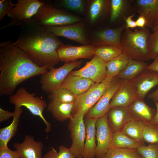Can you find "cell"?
<instances>
[{"label": "cell", "mask_w": 158, "mask_h": 158, "mask_svg": "<svg viewBox=\"0 0 158 158\" xmlns=\"http://www.w3.org/2000/svg\"><path fill=\"white\" fill-rule=\"evenodd\" d=\"M20 27L18 39L13 44L34 63L50 70L60 61L57 49L64 44L57 37L32 19Z\"/></svg>", "instance_id": "1"}, {"label": "cell", "mask_w": 158, "mask_h": 158, "mask_svg": "<svg viewBox=\"0 0 158 158\" xmlns=\"http://www.w3.org/2000/svg\"><path fill=\"white\" fill-rule=\"evenodd\" d=\"M34 63L12 40L0 43V96L14 93L21 83L48 71Z\"/></svg>", "instance_id": "2"}, {"label": "cell", "mask_w": 158, "mask_h": 158, "mask_svg": "<svg viewBox=\"0 0 158 158\" xmlns=\"http://www.w3.org/2000/svg\"><path fill=\"white\" fill-rule=\"evenodd\" d=\"M150 33L145 27L134 31L125 29L121 39L123 53L131 59L144 62L150 60L147 44Z\"/></svg>", "instance_id": "3"}, {"label": "cell", "mask_w": 158, "mask_h": 158, "mask_svg": "<svg viewBox=\"0 0 158 158\" xmlns=\"http://www.w3.org/2000/svg\"><path fill=\"white\" fill-rule=\"evenodd\" d=\"M44 2V4L32 18L40 25L43 27L63 26L81 21V18L79 17Z\"/></svg>", "instance_id": "4"}, {"label": "cell", "mask_w": 158, "mask_h": 158, "mask_svg": "<svg viewBox=\"0 0 158 158\" xmlns=\"http://www.w3.org/2000/svg\"><path fill=\"white\" fill-rule=\"evenodd\" d=\"M35 93H30L25 87L19 88L13 94L10 95V103L15 106V109L24 106L33 115L39 116L46 126L45 132L48 133L51 130V124L48 121L43 115L44 110L47 107L46 102L39 97L35 96Z\"/></svg>", "instance_id": "5"}, {"label": "cell", "mask_w": 158, "mask_h": 158, "mask_svg": "<svg viewBox=\"0 0 158 158\" xmlns=\"http://www.w3.org/2000/svg\"><path fill=\"white\" fill-rule=\"evenodd\" d=\"M115 77H107L102 82L95 83L85 92L76 96L72 114L85 116L97 102Z\"/></svg>", "instance_id": "6"}, {"label": "cell", "mask_w": 158, "mask_h": 158, "mask_svg": "<svg viewBox=\"0 0 158 158\" xmlns=\"http://www.w3.org/2000/svg\"><path fill=\"white\" fill-rule=\"evenodd\" d=\"M44 3L38 0H18L16 5L7 14L10 21L0 30L12 26H21L31 20Z\"/></svg>", "instance_id": "7"}, {"label": "cell", "mask_w": 158, "mask_h": 158, "mask_svg": "<svg viewBox=\"0 0 158 158\" xmlns=\"http://www.w3.org/2000/svg\"><path fill=\"white\" fill-rule=\"evenodd\" d=\"M82 61H75L65 63L57 68L54 67L41 75L40 83L42 90L49 94L59 88L67 76L73 69L80 66Z\"/></svg>", "instance_id": "8"}, {"label": "cell", "mask_w": 158, "mask_h": 158, "mask_svg": "<svg viewBox=\"0 0 158 158\" xmlns=\"http://www.w3.org/2000/svg\"><path fill=\"white\" fill-rule=\"evenodd\" d=\"M84 116L76 114L69 120L68 128L71 133L72 144L70 149L75 158H83L86 137Z\"/></svg>", "instance_id": "9"}, {"label": "cell", "mask_w": 158, "mask_h": 158, "mask_svg": "<svg viewBox=\"0 0 158 158\" xmlns=\"http://www.w3.org/2000/svg\"><path fill=\"white\" fill-rule=\"evenodd\" d=\"M121 83V79L115 77L97 103L85 115V118H98L103 116L108 112L110 109V101L119 88Z\"/></svg>", "instance_id": "10"}, {"label": "cell", "mask_w": 158, "mask_h": 158, "mask_svg": "<svg viewBox=\"0 0 158 158\" xmlns=\"http://www.w3.org/2000/svg\"><path fill=\"white\" fill-rule=\"evenodd\" d=\"M96 127L97 145L95 157L102 158L110 149L113 132L108 124L107 113L97 119Z\"/></svg>", "instance_id": "11"}, {"label": "cell", "mask_w": 158, "mask_h": 158, "mask_svg": "<svg viewBox=\"0 0 158 158\" xmlns=\"http://www.w3.org/2000/svg\"><path fill=\"white\" fill-rule=\"evenodd\" d=\"M70 73L73 75L90 79L95 83H100L107 77L106 63L95 55L83 68L78 70L72 71Z\"/></svg>", "instance_id": "12"}, {"label": "cell", "mask_w": 158, "mask_h": 158, "mask_svg": "<svg viewBox=\"0 0 158 158\" xmlns=\"http://www.w3.org/2000/svg\"><path fill=\"white\" fill-rule=\"evenodd\" d=\"M93 45L73 46L71 44L60 46L57 49L60 61L68 63L80 59H90L95 55Z\"/></svg>", "instance_id": "13"}, {"label": "cell", "mask_w": 158, "mask_h": 158, "mask_svg": "<svg viewBox=\"0 0 158 158\" xmlns=\"http://www.w3.org/2000/svg\"><path fill=\"white\" fill-rule=\"evenodd\" d=\"M56 36L64 37L83 45H88L83 24L80 22L70 25L44 27Z\"/></svg>", "instance_id": "14"}, {"label": "cell", "mask_w": 158, "mask_h": 158, "mask_svg": "<svg viewBox=\"0 0 158 158\" xmlns=\"http://www.w3.org/2000/svg\"><path fill=\"white\" fill-rule=\"evenodd\" d=\"M140 98L130 80L121 79L120 86L110 102V108L116 106L127 107Z\"/></svg>", "instance_id": "15"}, {"label": "cell", "mask_w": 158, "mask_h": 158, "mask_svg": "<svg viewBox=\"0 0 158 158\" xmlns=\"http://www.w3.org/2000/svg\"><path fill=\"white\" fill-rule=\"evenodd\" d=\"M130 81L139 98L144 99L152 89L158 85V73L146 69Z\"/></svg>", "instance_id": "16"}, {"label": "cell", "mask_w": 158, "mask_h": 158, "mask_svg": "<svg viewBox=\"0 0 158 158\" xmlns=\"http://www.w3.org/2000/svg\"><path fill=\"white\" fill-rule=\"evenodd\" d=\"M136 2L137 12L146 19L145 27L153 31L158 22V0H137Z\"/></svg>", "instance_id": "17"}, {"label": "cell", "mask_w": 158, "mask_h": 158, "mask_svg": "<svg viewBox=\"0 0 158 158\" xmlns=\"http://www.w3.org/2000/svg\"><path fill=\"white\" fill-rule=\"evenodd\" d=\"M128 109L132 120L146 124L151 123L156 113V109L148 106L144 99L139 98L133 102Z\"/></svg>", "instance_id": "18"}, {"label": "cell", "mask_w": 158, "mask_h": 158, "mask_svg": "<svg viewBox=\"0 0 158 158\" xmlns=\"http://www.w3.org/2000/svg\"><path fill=\"white\" fill-rule=\"evenodd\" d=\"M13 147L20 158H43V143L40 141H35L33 136L26 135L22 142L14 143Z\"/></svg>", "instance_id": "19"}, {"label": "cell", "mask_w": 158, "mask_h": 158, "mask_svg": "<svg viewBox=\"0 0 158 158\" xmlns=\"http://www.w3.org/2000/svg\"><path fill=\"white\" fill-rule=\"evenodd\" d=\"M126 29V25L125 23L116 28L107 29L98 32L96 35L95 46L110 45L121 48L122 34Z\"/></svg>", "instance_id": "20"}, {"label": "cell", "mask_w": 158, "mask_h": 158, "mask_svg": "<svg viewBox=\"0 0 158 158\" xmlns=\"http://www.w3.org/2000/svg\"><path fill=\"white\" fill-rule=\"evenodd\" d=\"M107 114L108 124L113 132L122 131L132 120L127 107H115L110 108Z\"/></svg>", "instance_id": "21"}, {"label": "cell", "mask_w": 158, "mask_h": 158, "mask_svg": "<svg viewBox=\"0 0 158 158\" xmlns=\"http://www.w3.org/2000/svg\"><path fill=\"white\" fill-rule=\"evenodd\" d=\"M97 118H85L86 139L83 154V158H94L95 157L96 123Z\"/></svg>", "instance_id": "22"}, {"label": "cell", "mask_w": 158, "mask_h": 158, "mask_svg": "<svg viewBox=\"0 0 158 158\" xmlns=\"http://www.w3.org/2000/svg\"><path fill=\"white\" fill-rule=\"evenodd\" d=\"M95 83L90 79L73 75L70 73L65 78L60 87L69 90L76 96L86 91Z\"/></svg>", "instance_id": "23"}, {"label": "cell", "mask_w": 158, "mask_h": 158, "mask_svg": "<svg viewBox=\"0 0 158 158\" xmlns=\"http://www.w3.org/2000/svg\"><path fill=\"white\" fill-rule=\"evenodd\" d=\"M74 103L50 101L47 106V110L56 120L62 122L73 117L72 111Z\"/></svg>", "instance_id": "24"}, {"label": "cell", "mask_w": 158, "mask_h": 158, "mask_svg": "<svg viewBox=\"0 0 158 158\" xmlns=\"http://www.w3.org/2000/svg\"><path fill=\"white\" fill-rule=\"evenodd\" d=\"M23 109L20 108L14 109V115L11 123L8 126L0 129V149L8 147L9 141L16 133L19 123V119Z\"/></svg>", "instance_id": "25"}, {"label": "cell", "mask_w": 158, "mask_h": 158, "mask_svg": "<svg viewBox=\"0 0 158 158\" xmlns=\"http://www.w3.org/2000/svg\"><path fill=\"white\" fill-rule=\"evenodd\" d=\"M146 62L130 59L124 68L116 77L130 80L146 69Z\"/></svg>", "instance_id": "26"}, {"label": "cell", "mask_w": 158, "mask_h": 158, "mask_svg": "<svg viewBox=\"0 0 158 158\" xmlns=\"http://www.w3.org/2000/svg\"><path fill=\"white\" fill-rule=\"evenodd\" d=\"M141 145H142L131 138L122 131H120L113 132L110 149L120 148L136 150Z\"/></svg>", "instance_id": "27"}, {"label": "cell", "mask_w": 158, "mask_h": 158, "mask_svg": "<svg viewBox=\"0 0 158 158\" xmlns=\"http://www.w3.org/2000/svg\"><path fill=\"white\" fill-rule=\"evenodd\" d=\"M145 124L142 122L132 120L125 125L122 131L132 139L145 145L142 135Z\"/></svg>", "instance_id": "28"}, {"label": "cell", "mask_w": 158, "mask_h": 158, "mask_svg": "<svg viewBox=\"0 0 158 158\" xmlns=\"http://www.w3.org/2000/svg\"><path fill=\"white\" fill-rule=\"evenodd\" d=\"M130 2V1L127 0H111L110 22H113L120 18H126L125 15L131 7Z\"/></svg>", "instance_id": "29"}, {"label": "cell", "mask_w": 158, "mask_h": 158, "mask_svg": "<svg viewBox=\"0 0 158 158\" xmlns=\"http://www.w3.org/2000/svg\"><path fill=\"white\" fill-rule=\"evenodd\" d=\"M130 59L123 53L106 63L107 76L116 77L124 68Z\"/></svg>", "instance_id": "30"}, {"label": "cell", "mask_w": 158, "mask_h": 158, "mask_svg": "<svg viewBox=\"0 0 158 158\" xmlns=\"http://www.w3.org/2000/svg\"><path fill=\"white\" fill-rule=\"evenodd\" d=\"M95 54L106 63L123 53L120 47L110 45L95 46Z\"/></svg>", "instance_id": "31"}, {"label": "cell", "mask_w": 158, "mask_h": 158, "mask_svg": "<svg viewBox=\"0 0 158 158\" xmlns=\"http://www.w3.org/2000/svg\"><path fill=\"white\" fill-rule=\"evenodd\" d=\"M48 99L50 101L64 103H74L76 95L69 90L59 87L49 94Z\"/></svg>", "instance_id": "32"}, {"label": "cell", "mask_w": 158, "mask_h": 158, "mask_svg": "<svg viewBox=\"0 0 158 158\" xmlns=\"http://www.w3.org/2000/svg\"><path fill=\"white\" fill-rule=\"evenodd\" d=\"M102 158H142L136 150L115 148L109 149Z\"/></svg>", "instance_id": "33"}, {"label": "cell", "mask_w": 158, "mask_h": 158, "mask_svg": "<svg viewBox=\"0 0 158 158\" xmlns=\"http://www.w3.org/2000/svg\"><path fill=\"white\" fill-rule=\"evenodd\" d=\"M110 2L106 0H95L92 1L89 9V17L91 23L96 21L106 11Z\"/></svg>", "instance_id": "34"}, {"label": "cell", "mask_w": 158, "mask_h": 158, "mask_svg": "<svg viewBox=\"0 0 158 158\" xmlns=\"http://www.w3.org/2000/svg\"><path fill=\"white\" fill-rule=\"evenodd\" d=\"M142 137L144 142L149 144H158V126L152 123L146 124Z\"/></svg>", "instance_id": "35"}, {"label": "cell", "mask_w": 158, "mask_h": 158, "mask_svg": "<svg viewBox=\"0 0 158 158\" xmlns=\"http://www.w3.org/2000/svg\"><path fill=\"white\" fill-rule=\"evenodd\" d=\"M43 158H75L71 153L70 148L63 145L59 147V151L57 152L53 147L46 153Z\"/></svg>", "instance_id": "36"}, {"label": "cell", "mask_w": 158, "mask_h": 158, "mask_svg": "<svg viewBox=\"0 0 158 158\" xmlns=\"http://www.w3.org/2000/svg\"><path fill=\"white\" fill-rule=\"evenodd\" d=\"M148 49L151 59H154L158 55V27L149 36L147 44Z\"/></svg>", "instance_id": "37"}, {"label": "cell", "mask_w": 158, "mask_h": 158, "mask_svg": "<svg viewBox=\"0 0 158 158\" xmlns=\"http://www.w3.org/2000/svg\"><path fill=\"white\" fill-rule=\"evenodd\" d=\"M136 150L142 158H158V144L141 145Z\"/></svg>", "instance_id": "38"}, {"label": "cell", "mask_w": 158, "mask_h": 158, "mask_svg": "<svg viewBox=\"0 0 158 158\" xmlns=\"http://www.w3.org/2000/svg\"><path fill=\"white\" fill-rule=\"evenodd\" d=\"M61 6L69 10L78 12L83 11L84 1L82 0H62L59 1Z\"/></svg>", "instance_id": "39"}, {"label": "cell", "mask_w": 158, "mask_h": 158, "mask_svg": "<svg viewBox=\"0 0 158 158\" xmlns=\"http://www.w3.org/2000/svg\"><path fill=\"white\" fill-rule=\"evenodd\" d=\"M16 5L12 3L11 0L0 1V20L3 19L4 16Z\"/></svg>", "instance_id": "40"}, {"label": "cell", "mask_w": 158, "mask_h": 158, "mask_svg": "<svg viewBox=\"0 0 158 158\" xmlns=\"http://www.w3.org/2000/svg\"><path fill=\"white\" fill-rule=\"evenodd\" d=\"M0 158H20V157L16 150H12L8 147L0 149Z\"/></svg>", "instance_id": "41"}, {"label": "cell", "mask_w": 158, "mask_h": 158, "mask_svg": "<svg viewBox=\"0 0 158 158\" xmlns=\"http://www.w3.org/2000/svg\"><path fill=\"white\" fill-rule=\"evenodd\" d=\"M14 112H11L0 108V122L8 120L11 118L13 117Z\"/></svg>", "instance_id": "42"}, {"label": "cell", "mask_w": 158, "mask_h": 158, "mask_svg": "<svg viewBox=\"0 0 158 158\" xmlns=\"http://www.w3.org/2000/svg\"><path fill=\"white\" fill-rule=\"evenodd\" d=\"M134 16V14H132L124 19L126 22V28H133L137 27L135 21L132 19Z\"/></svg>", "instance_id": "43"}, {"label": "cell", "mask_w": 158, "mask_h": 158, "mask_svg": "<svg viewBox=\"0 0 158 158\" xmlns=\"http://www.w3.org/2000/svg\"><path fill=\"white\" fill-rule=\"evenodd\" d=\"M146 69L158 73V55L155 58L153 61L151 63L147 66Z\"/></svg>", "instance_id": "44"}, {"label": "cell", "mask_w": 158, "mask_h": 158, "mask_svg": "<svg viewBox=\"0 0 158 158\" xmlns=\"http://www.w3.org/2000/svg\"><path fill=\"white\" fill-rule=\"evenodd\" d=\"M135 23L137 27L142 28L145 27L146 21L145 18L142 15H140L136 20Z\"/></svg>", "instance_id": "45"}, {"label": "cell", "mask_w": 158, "mask_h": 158, "mask_svg": "<svg viewBox=\"0 0 158 158\" xmlns=\"http://www.w3.org/2000/svg\"><path fill=\"white\" fill-rule=\"evenodd\" d=\"M148 97L154 102H158V88L155 91L149 94Z\"/></svg>", "instance_id": "46"}, {"label": "cell", "mask_w": 158, "mask_h": 158, "mask_svg": "<svg viewBox=\"0 0 158 158\" xmlns=\"http://www.w3.org/2000/svg\"><path fill=\"white\" fill-rule=\"evenodd\" d=\"M156 107V113L152 123L158 126V102H154Z\"/></svg>", "instance_id": "47"}, {"label": "cell", "mask_w": 158, "mask_h": 158, "mask_svg": "<svg viewBox=\"0 0 158 158\" xmlns=\"http://www.w3.org/2000/svg\"><path fill=\"white\" fill-rule=\"evenodd\" d=\"M158 27V23H157V25L156 27H155V29H154V30L157 27Z\"/></svg>", "instance_id": "48"}]
</instances>
